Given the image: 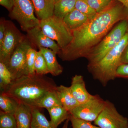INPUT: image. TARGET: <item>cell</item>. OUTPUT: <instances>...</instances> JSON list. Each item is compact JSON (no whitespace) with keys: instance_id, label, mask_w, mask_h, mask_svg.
<instances>
[{"instance_id":"8992f818","label":"cell","mask_w":128,"mask_h":128,"mask_svg":"<svg viewBox=\"0 0 128 128\" xmlns=\"http://www.w3.org/2000/svg\"><path fill=\"white\" fill-rule=\"evenodd\" d=\"M14 6L9 17L16 20L21 29L26 32L40 26V21L34 15V8L31 0H14Z\"/></svg>"},{"instance_id":"d590c367","label":"cell","mask_w":128,"mask_h":128,"mask_svg":"<svg viewBox=\"0 0 128 128\" xmlns=\"http://www.w3.org/2000/svg\"><path fill=\"white\" fill-rule=\"evenodd\" d=\"M52 0L54 1V2H57L59 0Z\"/></svg>"},{"instance_id":"e0dca14e","label":"cell","mask_w":128,"mask_h":128,"mask_svg":"<svg viewBox=\"0 0 128 128\" xmlns=\"http://www.w3.org/2000/svg\"><path fill=\"white\" fill-rule=\"evenodd\" d=\"M89 19L87 16L75 9L67 14L63 20L66 26L72 31L81 27Z\"/></svg>"},{"instance_id":"7a4b0ae2","label":"cell","mask_w":128,"mask_h":128,"mask_svg":"<svg viewBox=\"0 0 128 128\" xmlns=\"http://www.w3.org/2000/svg\"><path fill=\"white\" fill-rule=\"evenodd\" d=\"M57 86L52 79L35 73L13 80L1 93L13 98L18 104L36 108L41 98L48 92L55 90Z\"/></svg>"},{"instance_id":"8fae6325","label":"cell","mask_w":128,"mask_h":128,"mask_svg":"<svg viewBox=\"0 0 128 128\" xmlns=\"http://www.w3.org/2000/svg\"><path fill=\"white\" fill-rule=\"evenodd\" d=\"M26 33V36L34 46L50 49L57 54L60 51L58 44L44 34L40 26L33 28Z\"/></svg>"},{"instance_id":"836d02e7","label":"cell","mask_w":128,"mask_h":128,"mask_svg":"<svg viewBox=\"0 0 128 128\" xmlns=\"http://www.w3.org/2000/svg\"><path fill=\"white\" fill-rule=\"evenodd\" d=\"M128 10V0H117Z\"/></svg>"},{"instance_id":"7c38bea8","label":"cell","mask_w":128,"mask_h":128,"mask_svg":"<svg viewBox=\"0 0 128 128\" xmlns=\"http://www.w3.org/2000/svg\"><path fill=\"white\" fill-rule=\"evenodd\" d=\"M70 88L73 96L80 104L86 102L93 96L86 90L82 76L76 75L73 76Z\"/></svg>"},{"instance_id":"cb8c5ba5","label":"cell","mask_w":128,"mask_h":128,"mask_svg":"<svg viewBox=\"0 0 128 128\" xmlns=\"http://www.w3.org/2000/svg\"><path fill=\"white\" fill-rule=\"evenodd\" d=\"M34 67L35 73L38 74L45 75L49 73L46 60L40 50L37 52Z\"/></svg>"},{"instance_id":"2e32d148","label":"cell","mask_w":128,"mask_h":128,"mask_svg":"<svg viewBox=\"0 0 128 128\" xmlns=\"http://www.w3.org/2000/svg\"><path fill=\"white\" fill-rule=\"evenodd\" d=\"M14 116L16 121L18 128H31L32 108L19 104Z\"/></svg>"},{"instance_id":"44dd1931","label":"cell","mask_w":128,"mask_h":128,"mask_svg":"<svg viewBox=\"0 0 128 128\" xmlns=\"http://www.w3.org/2000/svg\"><path fill=\"white\" fill-rule=\"evenodd\" d=\"M56 90L50 92L44 96L37 104L36 108L48 109L55 106H62Z\"/></svg>"},{"instance_id":"5bb4252c","label":"cell","mask_w":128,"mask_h":128,"mask_svg":"<svg viewBox=\"0 0 128 128\" xmlns=\"http://www.w3.org/2000/svg\"><path fill=\"white\" fill-rule=\"evenodd\" d=\"M46 60L49 73L52 75L56 76L62 74L63 68L57 61L56 54L54 51L48 48H38Z\"/></svg>"},{"instance_id":"e575fe53","label":"cell","mask_w":128,"mask_h":128,"mask_svg":"<svg viewBox=\"0 0 128 128\" xmlns=\"http://www.w3.org/2000/svg\"><path fill=\"white\" fill-rule=\"evenodd\" d=\"M70 120V119H68L66 120L64 124L63 128H68V124L69 121Z\"/></svg>"},{"instance_id":"484cf974","label":"cell","mask_w":128,"mask_h":128,"mask_svg":"<svg viewBox=\"0 0 128 128\" xmlns=\"http://www.w3.org/2000/svg\"><path fill=\"white\" fill-rule=\"evenodd\" d=\"M75 9L87 16L90 19L93 18L97 14L90 6L87 0H76Z\"/></svg>"},{"instance_id":"83f0119b","label":"cell","mask_w":128,"mask_h":128,"mask_svg":"<svg viewBox=\"0 0 128 128\" xmlns=\"http://www.w3.org/2000/svg\"><path fill=\"white\" fill-rule=\"evenodd\" d=\"M113 0H87L88 4L97 13H99L108 7Z\"/></svg>"},{"instance_id":"7402d4cb","label":"cell","mask_w":128,"mask_h":128,"mask_svg":"<svg viewBox=\"0 0 128 128\" xmlns=\"http://www.w3.org/2000/svg\"><path fill=\"white\" fill-rule=\"evenodd\" d=\"M18 103L10 97L1 93L0 95V108L2 112L15 114L18 107Z\"/></svg>"},{"instance_id":"3957f363","label":"cell","mask_w":128,"mask_h":128,"mask_svg":"<svg viewBox=\"0 0 128 128\" xmlns=\"http://www.w3.org/2000/svg\"><path fill=\"white\" fill-rule=\"evenodd\" d=\"M128 44V30L119 43L108 52L97 63L88 66L90 73L95 80L98 81L103 86L116 78V72L121 64V57Z\"/></svg>"},{"instance_id":"ba28073f","label":"cell","mask_w":128,"mask_h":128,"mask_svg":"<svg viewBox=\"0 0 128 128\" xmlns=\"http://www.w3.org/2000/svg\"><path fill=\"white\" fill-rule=\"evenodd\" d=\"M25 36L12 21L6 20V34L0 45V62L5 65L8 63L12 54Z\"/></svg>"},{"instance_id":"30bf717a","label":"cell","mask_w":128,"mask_h":128,"mask_svg":"<svg viewBox=\"0 0 128 128\" xmlns=\"http://www.w3.org/2000/svg\"><path fill=\"white\" fill-rule=\"evenodd\" d=\"M94 124L100 128H128V120L119 113L113 104L106 100V105Z\"/></svg>"},{"instance_id":"9a60e30c","label":"cell","mask_w":128,"mask_h":128,"mask_svg":"<svg viewBox=\"0 0 128 128\" xmlns=\"http://www.w3.org/2000/svg\"><path fill=\"white\" fill-rule=\"evenodd\" d=\"M38 18L44 20L54 16L55 2L52 0H31Z\"/></svg>"},{"instance_id":"6da1fadb","label":"cell","mask_w":128,"mask_h":128,"mask_svg":"<svg viewBox=\"0 0 128 128\" xmlns=\"http://www.w3.org/2000/svg\"><path fill=\"white\" fill-rule=\"evenodd\" d=\"M122 4H112L97 13L81 27L72 32L73 38L58 54L63 61L86 58L91 51L106 36L116 24L128 19V11Z\"/></svg>"},{"instance_id":"603a6c76","label":"cell","mask_w":128,"mask_h":128,"mask_svg":"<svg viewBox=\"0 0 128 128\" xmlns=\"http://www.w3.org/2000/svg\"><path fill=\"white\" fill-rule=\"evenodd\" d=\"M13 80L10 72L4 64L0 62V88L1 93L10 84Z\"/></svg>"},{"instance_id":"52a82bcc","label":"cell","mask_w":128,"mask_h":128,"mask_svg":"<svg viewBox=\"0 0 128 128\" xmlns=\"http://www.w3.org/2000/svg\"><path fill=\"white\" fill-rule=\"evenodd\" d=\"M32 46L33 45L25 35L6 65L11 74L13 80L28 75L26 54L28 48Z\"/></svg>"},{"instance_id":"4316f807","label":"cell","mask_w":128,"mask_h":128,"mask_svg":"<svg viewBox=\"0 0 128 128\" xmlns=\"http://www.w3.org/2000/svg\"><path fill=\"white\" fill-rule=\"evenodd\" d=\"M33 46L28 48L26 54V64L28 74H33L35 73L34 63L38 51L34 48Z\"/></svg>"},{"instance_id":"1f68e13d","label":"cell","mask_w":128,"mask_h":128,"mask_svg":"<svg viewBox=\"0 0 128 128\" xmlns=\"http://www.w3.org/2000/svg\"><path fill=\"white\" fill-rule=\"evenodd\" d=\"M0 4L5 7L9 12H10L14 6V0H0Z\"/></svg>"},{"instance_id":"d4e9b609","label":"cell","mask_w":128,"mask_h":128,"mask_svg":"<svg viewBox=\"0 0 128 128\" xmlns=\"http://www.w3.org/2000/svg\"><path fill=\"white\" fill-rule=\"evenodd\" d=\"M0 128H18L16 118L14 114L0 112Z\"/></svg>"},{"instance_id":"277c9868","label":"cell","mask_w":128,"mask_h":128,"mask_svg":"<svg viewBox=\"0 0 128 128\" xmlns=\"http://www.w3.org/2000/svg\"><path fill=\"white\" fill-rule=\"evenodd\" d=\"M128 30V19L123 20L117 24L88 56L86 58L88 61V66L94 64L102 60L119 43Z\"/></svg>"},{"instance_id":"ac0fdd59","label":"cell","mask_w":128,"mask_h":128,"mask_svg":"<svg viewBox=\"0 0 128 128\" xmlns=\"http://www.w3.org/2000/svg\"><path fill=\"white\" fill-rule=\"evenodd\" d=\"M49 114L50 122L57 128L65 120L70 119L71 114L62 106H57L47 109Z\"/></svg>"},{"instance_id":"d6986e66","label":"cell","mask_w":128,"mask_h":128,"mask_svg":"<svg viewBox=\"0 0 128 128\" xmlns=\"http://www.w3.org/2000/svg\"><path fill=\"white\" fill-rule=\"evenodd\" d=\"M76 0H59L54 3V16L64 19L67 14L75 9Z\"/></svg>"},{"instance_id":"4dcf8cb0","label":"cell","mask_w":128,"mask_h":128,"mask_svg":"<svg viewBox=\"0 0 128 128\" xmlns=\"http://www.w3.org/2000/svg\"><path fill=\"white\" fill-rule=\"evenodd\" d=\"M6 30V20L1 18L0 20V45H1L4 38Z\"/></svg>"},{"instance_id":"d6a6232c","label":"cell","mask_w":128,"mask_h":128,"mask_svg":"<svg viewBox=\"0 0 128 128\" xmlns=\"http://www.w3.org/2000/svg\"><path fill=\"white\" fill-rule=\"evenodd\" d=\"M121 62V64H128V44L122 54Z\"/></svg>"},{"instance_id":"ffe728a7","label":"cell","mask_w":128,"mask_h":128,"mask_svg":"<svg viewBox=\"0 0 128 128\" xmlns=\"http://www.w3.org/2000/svg\"><path fill=\"white\" fill-rule=\"evenodd\" d=\"M40 108H32V119L31 128H57L41 112Z\"/></svg>"},{"instance_id":"5b68a950","label":"cell","mask_w":128,"mask_h":128,"mask_svg":"<svg viewBox=\"0 0 128 128\" xmlns=\"http://www.w3.org/2000/svg\"><path fill=\"white\" fill-rule=\"evenodd\" d=\"M40 27L46 35L56 41L60 50L66 48L73 38L72 32L63 19L53 16L40 21Z\"/></svg>"},{"instance_id":"f546056e","label":"cell","mask_w":128,"mask_h":128,"mask_svg":"<svg viewBox=\"0 0 128 128\" xmlns=\"http://www.w3.org/2000/svg\"><path fill=\"white\" fill-rule=\"evenodd\" d=\"M128 78V64L120 65L116 70V78Z\"/></svg>"},{"instance_id":"9c48e42d","label":"cell","mask_w":128,"mask_h":128,"mask_svg":"<svg viewBox=\"0 0 128 128\" xmlns=\"http://www.w3.org/2000/svg\"><path fill=\"white\" fill-rule=\"evenodd\" d=\"M106 100L98 95L93 96L90 100L85 103L80 104L70 112L72 116L92 122L97 118L106 105Z\"/></svg>"},{"instance_id":"4fadbf2b","label":"cell","mask_w":128,"mask_h":128,"mask_svg":"<svg viewBox=\"0 0 128 128\" xmlns=\"http://www.w3.org/2000/svg\"><path fill=\"white\" fill-rule=\"evenodd\" d=\"M56 91L62 106L69 112L80 105L72 94L70 87L60 85L57 86Z\"/></svg>"},{"instance_id":"f1b7e54d","label":"cell","mask_w":128,"mask_h":128,"mask_svg":"<svg viewBox=\"0 0 128 128\" xmlns=\"http://www.w3.org/2000/svg\"><path fill=\"white\" fill-rule=\"evenodd\" d=\"M70 120L73 128H100L92 125L90 122L76 118L71 115Z\"/></svg>"}]
</instances>
